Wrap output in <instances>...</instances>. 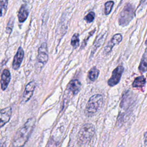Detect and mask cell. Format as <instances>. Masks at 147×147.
<instances>
[{
  "mask_svg": "<svg viewBox=\"0 0 147 147\" xmlns=\"http://www.w3.org/2000/svg\"><path fill=\"white\" fill-rule=\"evenodd\" d=\"M36 122L34 118H30L27 120L24 125L17 132L14 139L13 145L16 147H21L28 141L34 129Z\"/></svg>",
  "mask_w": 147,
  "mask_h": 147,
  "instance_id": "1",
  "label": "cell"
},
{
  "mask_svg": "<svg viewBox=\"0 0 147 147\" xmlns=\"http://www.w3.org/2000/svg\"><path fill=\"white\" fill-rule=\"evenodd\" d=\"M103 98L100 94L92 95L89 99L85 108V114L90 116L95 114L102 107Z\"/></svg>",
  "mask_w": 147,
  "mask_h": 147,
  "instance_id": "2",
  "label": "cell"
},
{
  "mask_svg": "<svg viewBox=\"0 0 147 147\" xmlns=\"http://www.w3.org/2000/svg\"><path fill=\"white\" fill-rule=\"evenodd\" d=\"M95 134V127L91 123L84 124L78 133V143L80 145L86 144L92 138Z\"/></svg>",
  "mask_w": 147,
  "mask_h": 147,
  "instance_id": "3",
  "label": "cell"
},
{
  "mask_svg": "<svg viewBox=\"0 0 147 147\" xmlns=\"http://www.w3.org/2000/svg\"><path fill=\"white\" fill-rule=\"evenodd\" d=\"M134 14L133 7L130 4H127L120 14L119 24L122 26L126 25L134 17Z\"/></svg>",
  "mask_w": 147,
  "mask_h": 147,
  "instance_id": "4",
  "label": "cell"
},
{
  "mask_svg": "<svg viewBox=\"0 0 147 147\" xmlns=\"http://www.w3.org/2000/svg\"><path fill=\"white\" fill-rule=\"evenodd\" d=\"M48 59V49L46 42H43L38 51V56L37 61L39 63V69L40 70L42 68V67L47 63Z\"/></svg>",
  "mask_w": 147,
  "mask_h": 147,
  "instance_id": "5",
  "label": "cell"
},
{
  "mask_svg": "<svg viewBox=\"0 0 147 147\" xmlns=\"http://www.w3.org/2000/svg\"><path fill=\"white\" fill-rule=\"evenodd\" d=\"M123 69H124L122 66H118L113 70L111 76L107 82V84L109 86H114L119 82L121 76L123 72Z\"/></svg>",
  "mask_w": 147,
  "mask_h": 147,
  "instance_id": "6",
  "label": "cell"
},
{
  "mask_svg": "<svg viewBox=\"0 0 147 147\" xmlns=\"http://www.w3.org/2000/svg\"><path fill=\"white\" fill-rule=\"evenodd\" d=\"M36 87V83L34 81H31L26 86L22 95V102L25 103L28 101L34 92Z\"/></svg>",
  "mask_w": 147,
  "mask_h": 147,
  "instance_id": "7",
  "label": "cell"
},
{
  "mask_svg": "<svg viewBox=\"0 0 147 147\" xmlns=\"http://www.w3.org/2000/svg\"><path fill=\"white\" fill-rule=\"evenodd\" d=\"M11 113L12 110L10 107H7L0 110V128L9 122Z\"/></svg>",
  "mask_w": 147,
  "mask_h": 147,
  "instance_id": "8",
  "label": "cell"
},
{
  "mask_svg": "<svg viewBox=\"0 0 147 147\" xmlns=\"http://www.w3.org/2000/svg\"><path fill=\"white\" fill-rule=\"evenodd\" d=\"M122 39V37L121 34H115L111 40L107 43V45L105 48V49H104L105 53H109L111 51L113 47L117 44H118L121 41Z\"/></svg>",
  "mask_w": 147,
  "mask_h": 147,
  "instance_id": "9",
  "label": "cell"
},
{
  "mask_svg": "<svg viewBox=\"0 0 147 147\" xmlns=\"http://www.w3.org/2000/svg\"><path fill=\"white\" fill-rule=\"evenodd\" d=\"M24 55V50L21 47H19L18 51L14 56L13 61V68L14 69H17L21 65L22 61Z\"/></svg>",
  "mask_w": 147,
  "mask_h": 147,
  "instance_id": "10",
  "label": "cell"
},
{
  "mask_svg": "<svg viewBox=\"0 0 147 147\" xmlns=\"http://www.w3.org/2000/svg\"><path fill=\"white\" fill-rule=\"evenodd\" d=\"M11 79V75L7 69L3 70L1 78V86L2 90H5L7 88Z\"/></svg>",
  "mask_w": 147,
  "mask_h": 147,
  "instance_id": "11",
  "label": "cell"
},
{
  "mask_svg": "<svg viewBox=\"0 0 147 147\" xmlns=\"http://www.w3.org/2000/svg\"><path fill=\"white\" fill-rule=\"evenodd\" d=\"M81 87H82V85L80 82L77 79L71 80L68 84L69 90L74 95H75L79 92L81 88Z\"/></svg>",
  "mask_w": 147,
  "mask_h": 147,
  "instance_id": "12",
  "label": "cell"
},
{
  "mask_svg": "<svg viewBox=\"0 0 147 147\" xmlns=\"http://www.w3.org/2000/svg\"><path fill=\"white\" fill-rule=\"evenodd\" d=\"M28 16V10L26 6L24 5H22L20 7L18 14V20L20 22H24Z\"/></svg>",
  "mask_w": 147,
  "mask_h": 147,
  "instance_id": "13",
  "label": "cell"
},
{
  "mask_svg": "<svg viewBox=\"0 0 147 147\" xmlns=\"http://www.w3.org/2000/svg\"><path fill=\"white\" fill-rule=\"evenodd\" d=\"M146 83V79L145 78L144 76H140L138 77H137L133 84H132V86L133 87H135V88H137V87H141L144 86Z\"/></svg>",
  "mask_w": 147,
  "mask_h": 147,
  "instance_id": "14",
  "label": "cell"
},
{
  "mask_svg": "<svg viewBox=\"0 0 147 147\" xmlns=\"http://www.w3.org/2000/svg\"><path fill=\"white\" fill-rule=\"evenodd\" d=\"M99 74V71L95 67H92L90 69L88 73V77L91 81H95L98 77Z\"/></svg>",
  "mask_w": 147,
  "mask_h": 147,
  "instance_id": "15",
  "label": "cell"
},
{
  "mask_svg": "<svg viewBox=\"0 0 147 147\" xmlns=\"http://www.w3.org/2000/svg\"><path fill=\"white\" fill-rule=\"evenodd\" d=\"M138 69L141 72H145L146 71V57L145 53L141 60Z\"/></svg>",
  "mask_w": 147,
  "mask_h": 147,
  "instance_id": "16",
  "label": "cell"
},
{
  "mask_svg": "<svg viewBox=\"0 0 147 147\" xmlns=\"http://www.w3.org/2000/svg\"><path fill=\"white\" fill-rule=\"evenodd\" d=\"M7 7V0H0V17L5 14Z\"/></svg>",
  "mask_w": 147,
  "mask_h": 147,
  "instance_id": "17",
  "label": "cell"
},
{
  "mask_svg": "<svg viewBox=\"0 0 147 147\" xmlns=\"http://www.w3.org/2000/svg\"><path fill=\"white\" fill-rule=\"evenodd\" d=\"M71 44L74 49L76 48L79 46V34L78 33H75L73 35L72 37L71 38Z\"/></svg>",
  "mask_w": 147,
  "mask_h": 147,
  "instance_id": "18",
  "label": "cell"
},
{
  "mask_svg": "<svg viewBox=\"0 0 147 147\" xmlns=\"http://www.w3.org/2000/svg\"><path fill=\"white\" fill-rule=\"evenodd\" d=\"M114 5L113 1H108L105 5V14H109L111 11L112 7Z\"/></svg>",
  "mask_w": 147,
  "mask_h": 147,
  "instance_id": "19",
  "label": "cell"
},
{
  "mask_svg": "<svg viewBox=\"0 0 147 147\" xmlns=\"http://www.w3.org/2000/svg\"><path fill=\"white\" fill-rule=\"evenodd\" d=\"M103 37H105L103 36H100H100H98V38L96 39L95 42H94V49H93V50H92V51H93V52H94L95 51L96 49H97V48L99 47V45L102 44V42H100V41H103V40H102V38H103Z\"/></svg>",
  "mask_w": 147,
  "mask_h": 147,
  "instance_id": "20",
  "label": "cell"
},
{
  "mask_svg": "<svg viewBox=\"0 0 147 147\" xmlns=\"http://www.w3.org/2000/svg\"><path fill=\"white\" fill-rule=\"evenodd\" d=\"M94 17H95V13L94 12H90L85 17L84 19L87 22L90 23L94 20Z\"/></svg>",
  "mask_w": 147,
  "mask_h": 147,
  "instance_id": "21",
  "label": "cell"
},
{
  "mask_svg": "<svg viewBox=\"0 0 147 147\" xmlns=\"http://www.w3.org/2000/svg\"><path fill=\"white\" fill-rule=\"evenodd\" d=\"M13 22H14L13 18L10 19V21L9 22V23L7 24V26L6 27V32L7 33H11V32L12 30V29H13Z\"/></svg>",
  "mask_w": 147,
  "mask_h": 147,
  "instance_id": "22",
  "label": "cell"
}]
</instances>
